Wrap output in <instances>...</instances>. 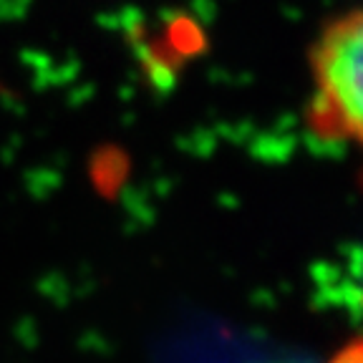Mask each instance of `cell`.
Instances as JSON below:
<instances>
[{"mask_svg": "<svg viewBox=\"0 0 363 363\" xmlns=\"http://www.w3.org/2000/svg\"><path fill=\"white\" fill-rule=\"evenodd\" d=\"M311 134L323 144H358L363 134V18L348 11L323 26L311 48Z\"/></svg>", "mask_w": 363, "mask_h": 363, "instance_id": "1", "label": "cell"}, {"mask_svg": "<svg viewBox=\"0 0 363 363\" xmlns=\"http://www.w3.org/2000/svg\"><path fill=\"white\" fill-rule=\"evenodd\" d=\"M333 363H361V346H358V343H351V346L340 353Z\"/></svg>", "mask_w": 363, "mask_h": 363, "instance_id": "2", "label": "cell"}]
</instances>
